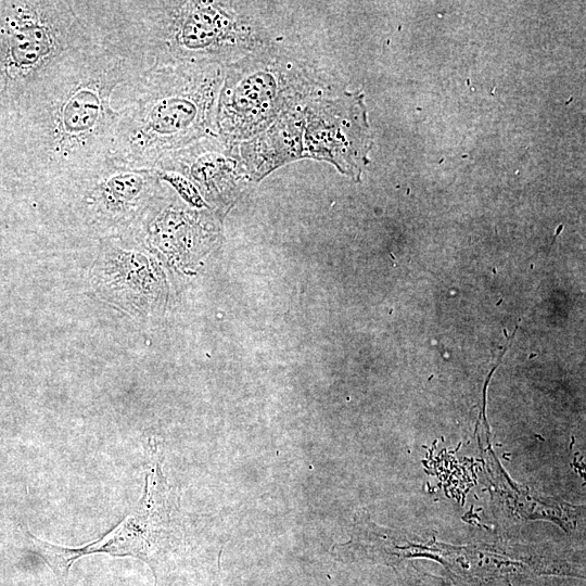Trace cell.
Returning <instances> with one entry per match:
<instances>
[{
    "mask_svg": "<svg viewBox=\"0 0 586 586\" xmlns=\"http://www.w3.org/2000/svg\"><path fill=\"white\" fill-rule=\"evenodd\" d=\"M148 66L230 63L282 40L258 2L114 1Z\"/></svg>",
    "mask_w": 586,
    "mask_h": 586,
    "instance_id": "3957f363",
    "label": "cell"
},
{
    "mask_svg": "<svg viewBox=\"0 0 586 586\" xmlns=\"http://www.w3.org/2000/svg\"><path fill=\"white\" fill-rule=\"evenodd\" d=\"M154 168L171 169L188 178L209 207L224 209L250 183L238 143L216 133L165 155Z\"/></svg>",
    "mask_w": 586,
    "mask_h": 586,
    "instance_id": "30bf717a",
    "label": "cell"
},
{
    "mask_svg": "<svg viewBox=\"0 0 586 586\" xmlns=\"http://www.w3.org/2000/svg\"><path fill=\"white\" fill-rule=\"evenodd\" d=\"M305 105L284 113L260 133L238 143L240 157L253 182L303 158Z\"/></svg>",
    "mask_w": 586,
    "mask_h": 586,
    "instance_id": "8fae6325",
    "label": "cell"
},
{
    "mask_svg": "<svg viewBox=\"0 0 586 586\" xmlns=\"http://www.w3.org/2000/svg\"><path fill=\"white\" fill-rule=\"evenodd\" d=\"M227 66L184 63L143 71L123 90L111 158L154 168L165 155L216 133V106Z\"/></svg>",
    "mask_w": 586,
    "mask_h": 586,
    "instance_id": "7a4b0ae2",
    "label": "cell"
},
{
    "mask_svg": "<svg viewBox=\"0 0 586 586\" xmlns=\"http://www.w3.org/2000/svg\"><path fill=\"white\" fill-rule=\"evenodd\" d=\"M51 187L65 195L82 225L102 239L131 234L163 188L154 168L109 158Z\"/></svg>",
    "mask_w": 586,
    "mask_h": 586,
    "instance_id": "52a82bcc",
    "label": "cell"
},
{
    "mask_svg": "<svg viewBox=\"0 0 586 586\" xmlns=\"http://www.w3.org/2000/svg\"><path fill=\"white\" fill-rule=\"evenodd\" d=\"M90 36L20 101L34 170L50 186L111 157L120 93L149 68L129 34L90 1Z\"/></svg>",
    "mask_w": 586,
    "mask_h": 586,
    "instance_id": "6da1fadb",
    "label": "cell"
},
{
    "mask_svg": "<svg viewBox=\"0 0 586 586\" xmlns=\"http://www.w3.org/2000/svg\"><path fill=\"white\" fill-rule=\"evenodd\" d=\"M303 113V158L359 179L372 145L364 94L334 90L310 100Z\"/></svg>",
    "mask_w": 586,
    "mask_h": 586,
    "instance_id": "9c48e42d",
    "label": "cell"
},
{
    "mask_svg": "<svg viewBox=\"0 0 586 586\" xmlns=\"http://www.w3.org/2000/svg\"><path fill=\"white\" fill-rule=\"evenodd\" d=\"M89 285L97 298L140 321L157 315L166 301L156 259L130 234L102 239Z\"/></svg>",
    "mask_w": 586,
    "mask_h": 586,
    "instance_id": "ba28073f",
    "label": "cell"
},
{
    "mask_svg": "<svg viewBox=\"0 0 586 586\" xmlns=\"http://www.w3.org/2000/svg\"><path fill=\"white\" fill-rule=\"evenodd\" d=\"M150 445L151 462L143 494L125 520L103 538L79 548H67L43 542L24 527L30 548L44 560L59 582H66L76 560L94 553L139 559L150 565L157 579L161 561L174 533L167 484L157 459L158 450L154 443Z\"/></svg>",
    "mask_w": 586,
    "mask_h": 586,
    "instance_id": "8992f818",
    "label": "cell"
},
{
    "mask_svg": "<svg viewBox=\"0 0 586 586\" xmlns=\"http://www.w3.org/2000/svg\"><path fill=\"white\" fill-rule=\"evenodd\" d=\"M337 90L328 74L284 40L230 63L219 90L215 130L239 143L267 129L278 117Z\"/></svg>",
    "mask_w": 586,
    "mask_h": 586,
    "instance_id": "277c9868",
    "label": "cell"
},
{
    "mask_svg": "<svg viewBox=\"0 0 586 586\" xmlns=\"http://www.w3.org/2000/svg\"><path fill=\"white\" fill-rule=\"evenodd\" d=\"M0 13L2 93L18 101L93 29L89 1L4 2Z\"/></svg>",
    "mask_w": 586,
    "mask_h": 586,
    "instance_id": "5b68a950",
    "label": "cell"
}]
</instances>
